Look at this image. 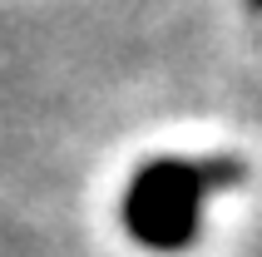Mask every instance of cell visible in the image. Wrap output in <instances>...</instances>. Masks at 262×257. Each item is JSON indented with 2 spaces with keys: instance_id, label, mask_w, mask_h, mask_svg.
Returning a JSON list of instances; mask_svg holds the SVG:
<instances>
[{
  "instance_id": "cell-1",
  "label": "cell",
  "mask_w": 262,
  "mask_h": 257,
  "mask_svg": "<svg viewBox=\"0 0 262 257\" xmlns=\"http://www.w3.org/2000/svg\"><path fill=\"white\" fill-rule=\"evenodd\" d=\"M243 178L237 158H154L134 173L119 218L139 247L183 252L203 228V203Z\"/></svg>"
},
{
  "instance_id": "cell-2",
  "label": "cell",
  "mask_w": 262,
  "mask_h": 257,
  "mask_svg": "<svg viewBox=\"0 0 262 257\" xmlns=\"http://www.w3.org/2000/svg\"><path fill=\"white\" fill-rule=\"evenodd\" d=\"M252 5H257V10H262V0H252Z\"/></svg>"
}]
</instances>
